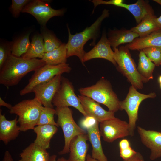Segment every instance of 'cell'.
<instances>
[{"instance_id":"22","label":"cell","mask_w":161,"mask_h":161,"mask_svg":"<svg viewBox=\"0 0 161 161\" xmlns=\"http://www.w3.org/2000/svg\"><path fill=\"white\" fill-rule=\"evenodd\" d=\"M50 156L47 150L32 143L22 150L18 161H49Z\"/></svg>"},{"instance_id":"18","label":"cell","mask_w":161,"mask_h":161,"mask_svg":"<svg viewBox=\"0 0 161 161\" xmlns=\"http://www.w3.org/2000/svg\"><path fill=\"white\" fill-rule=\"evenodd\" d=\"M99 123L96 121L93 125L86 128L89 140L92 147L91 157L98 161H108L102 148L99 128Z\"/></svg>"},{"instance_id":"11","label":"cell","mask_w":161,"mask_h":161,"mask_svg":"<svg viewBox=\"0 0 161 161\" xmlns=\"http://www.w3.org/2000/svg\"><path fill=\"white\" fill-rule=\"evenodd\" d=\"M100 132L103 140L108 143L130 135L128 123L116 117L100 123Z\"/></svg>"},{"instance_id":"43","label":"cell","mask_w":161,"mask_h":161,"mask_svg":"<svg viewBox=\"0 0 161 161\" xmlns=\"http://www.w3.org/2000/svg\"><path fill=\"white\" fill-rule=\"evenodd\" d=\"M153 1L157 2L161 5V0H153Z\"/></svg>"},{"instance_id":"44","label":"cell","mask_w":161,"mask_h":161,"mask_svg":"<svg viewBox=\"0 0 161 161\" xmlns=\"http://www.w3.org/2000/svg\"><path fill=\"white\" fill-rule=\"evenodd\" d=\"M158 81L160 83H161V75L159 76L158 78Z\"/></svg>"},{"instance_id":"8","label":"cell","mask_w":161,"mask_h":161,"mask_svg":"<svg viewBox=\"0 0 161 161\" xmlns=\"http://www.w3.org/2000/svg\"><path fill=\"white\" fill-rule=\"evenodd\" d=\"M71 69L69 64L66 63L57 65L46 64L35 71L28 84L20 91V95L23 96L31 93L37 85L50 80L57 75L69 73Z\"/></svg>"},{"instance_id":"46","label":"cell","mask_w":161,"mask_h":161,"mask_svg":"<svg viewBox=\"0 0 161 161\" xmlns=\"http://www.w3.org/2000/svg\"><path fill=\"white\" fill-rule=\"evenodd\" d=\"M160 65H161V63H160Z\"/></svg>"},{"instance_id":"6","label":"cell","mask_w":161,"mask_h":161,"mask_svg":"<svg viewBox=\"0 0 161 161\" xmlns=\"http://www.w3.org/2000/svg\"><path fill=\"white\" fill-rule=\"evenodd\" d=\"M55 109V114L58 116L57 123L62 128L64 139L63 148L58 153L62 155L69 152V144L74 137L86 133L75 122L72 111L69 107H56Z\"/></svg>"},{"instance_id":"34","label":"cell","mask_w":161,"mask_h":161,"mask_svg":"<svg viewBox=\"0 0 161 161\" xmlns=\"http://www.w3.org/2000/svg\"><path fill=\"white\" fill-rule=\"evenodd\" d=\"M30 1L28 0H12L11 10L13 16L18 17L24 7Z\"/></svg>"},{"instance_id":"41","label":"cell","mask_w":161,"mask_h":161,"mask_svg":"<svg viewBox=\"0 0 161 161\" xmlns=\"http://www.w3.org/2000/svg\"><path fill=\"white\" fill-rule=\"evenodd\" d=\"M57 155L55 154L52 155L50 156L49 161H57Z\"/></svg>"},{"instance_id":"27","label":"cell","mask_w":161,"mask_h":161,"mask_svg":"<svg viewBox=\"0 0 161 161\" xmlns=\"http://www.w3.org/2000/svg\"><path fill=\"white\" fill-rule=\"evenodd\" d=\"M137 69L141 76L147 81L153 79L154 64L147 57L142 50L140 51Z\"/></svg>"},{"instance_id":"29","label":"cell","mask_w":161,"mask_h":161,"mask_svg":"<svg viewBox=\"0 0 161 161\" xmlns=\"http://www.w3.org/2000/svg\"><path fill=\"white\" fill-rule=\"evenodd\" d=\"M29 32L13 43L11 54L17 57H21L26 53L28 49L30 44Z\"/></svg>"},{"instance_id":"23","label":"cell","mask_w":161,"mask_h":161,"mask_svg":"<svg viewBox=\"0 0 161 161\" xmlns=\"http://www.w3.org/2000/svg\"><path fill=\"white\" fill-rule=\"evenodd\" d=\"M139 35L130 30H111L108 34V40L113 49L118 48L120 45L130 43Z\"/></svg>"},{"instance_id":"17","label":"cell","mask_w":161,"mask_h":161,"mask_svg":"<svg viewBox=\"0 0 161 161\" xmlns=\"http://www.w3.org/2000/svg\"><path fill=\"white\" fill-rule=\"evenodd\" d=\"M17 116L12 120H8L4 114H1L0 111V140L5 145L10 141L15 140L19 135L21 131Z\"/></svg>"},{"instance_id":"24","label":"cell","mask_w":161,"mask_h":161,"mask_svg":"<svg viewBox=\"0 0 161 161\" xmlns=\"http://www.w3.org/2000/svg\"><path fill=\"white\" fill-rule=\"evenodd\" d=\"M156 18L154 14L148 15L137 26L130 30L138 34L139 37L146 36L154 32H158L160 29L156 22Z\"/></svg>"},{"instance_id":"16","label":"cell","mask_w":161,"mask_h":161,"mask_svg":"<svg viewBox=\"0 0 161 161\" xmlns=\"http://www.w3.org/2000/svg\"><path fill=\"white\" fill-rule=\"evenodd\" d=\"M87 133L74 137L69 145V157L67 161H86L89 144Z\"/></svg>"},{"instance_id":"32","label":"cell","mask_w":161,"mask_h":161,"mask_svg":"<svg viewBox=\"0 0 161 161\" xmlns=\"http://www.w3.org/2000/svg\"><path fill=\"white\" fill-rule=\"evenodd\" d=\"M120 156L123 159L126 160L132 157L137 152L132 149L130 141L126 139H123L119 143Z\"/></svg>"},{"instance_id":"40","label":"cell","mask_w":161,"mask_h":161,"mask_svg":"<svg viewBox=\"0 0 161 161\" xmlns=\"http://www.w3.org/2000/svg\"><path fill=\"white\" fill-rule=\"evenodd\" d=\"M86 161H98V160L92 158L91 156L88 154L86 157Z\"/></svg>"},{"instance_id":"42","label":"cell","mask_w":161,"mask_h":161,"mask_svg":"<svg viewBox=\"0 0 161 161\" xmlns=\"http://www.w3.org/2000/svg\"><path fill=\"white\" fill-rule=\"evenodd\" d=\"M57 161H67V159L64 157H62L58 159L57 160Z\"/></svg>"},{"instance_id":"28","label":"cell","mask_w":161,"mask_h":161,"mask_svg":"<svg viewBox=\"0 0 161 161\" xmlns=\"http://www.w3.org/2000/svg\"><path fill=\"white\" fill-rule=\"evenodd\" d=\"M41 35L44 41L45 52H49L59 47L62 44L46 26L42 27Z\"/></svg>"},{"instance_id":"10","label":"cell","mask_w":161,"mask_h":161,"mask_svg":"<svg viewBox=\"0 0 161 161\" xmlns=\"http://www.w3.org/2000/svg\"><path fill=\"white\" fill-rule=\"evenodd\" d=\"M65 11L64 9L56 10L52 8L47 1L34 0L30 1L21 12L32 15L41 26L45 27L50 19L55 16L63 15Z\"/></svg>"},{"instance_id":"7","label":"cell","mask_w":161,"mask_h":161,"mask_svg":"<svg viewBox=\"0 0 161 161\" xmlns=\"http://www.w3.org/2000/svg\"><path fill=\"white\" fill-rule=\"evenodd\" d=\"M156 96L155 92L148 94L140 93L131 85L126 98L124 100L120 101V110H125L128 117L130 136L134 135L136 123L138 118L139 108L141 103L145 99L155 98Z\"/></svg>"},{"instance_id":"13","label":"cell","mask_w":161,"mask_h":161,"mask_svg":"<svg viewBox=\"0 0 161 161\" xmlns=\"http://www.w3.org/2000/svg\"><path fill=\"white\" fill-rule=\"evenodd\" d=\"M137 131L143 144L151 151L150 159L152 160L161 157V132L147 130L138 126Z\"/></svg>"},{"instance_id":"39","label":"cell","mask_w":161,"mask_h":161,"mask_svg":"<svg viewBox=\"0 0 161 161\" xmlns=\"http://www.w3.org/2000/svg\"><path fill=\"white\" fill-rule=\"evenodd\" d=\"M156 21L160 29L159 32H161V15L158 18H157Z\"/></svg>"},{"instance_id":"19","label":"cell","mask_w":161,"mask_h":161,"mask_svg":"<svg viewBox=\"0 0 161 161\" xmlns=\"http://www.w3.org/2000/svg\"><path fill=\"white\" fill-rule=\"evenodd\" d=\"M36 134L34 143L38 147L47 150L50 148L51 140L57 132V126L52 125L36 126L33 129Z\"/></svg>"},{"instance_id":"21","label":"cell","mask_w":161,"mask_h":161,"mask_svg":"<svg viewBox=\"0 0 161 161\" xmlns=\"http://www.w3.org/2000/svg\"><path fill=\"white\" fill-rule=\"evenodd\" d=\"M131 50H141L150 47H161V32H155L143 37L135 39L125 46Z\"/></svg>"},{"instance_id":"30","label":"cell","mask_w":161,"mask_h":161,"mask_svg":"<svg viewBox=\"0 0 161 161\" xmlns=\"http://www.w3.org/2000/svg\"><path fill=\"white\" fill-rule=\"evenodd\" d=\"M55 109L53 108L43 106L37 122V126L52 125L58 127L57 123L54 120V115L55 114Z\"/></svg>"},{"instance_id":"12","label":"cell","mask_w":161,"mask_h":161,"mask_svg":"<svg viewBox=\"0 0 161 161\" xmlns=\"http://www.w3.org/2000/svg\"><path fill=\"white\" fill-rule=\"evenodd\" d=\"M62 76L58 75L50 80L36 86L32 92L44 107L53 108V99L61 85Z\"/></svg>"},{"instance_id":"38","label":"cell","mask_w":161,"mask_h":161,"mask_svg":"<svg viewBox=\"0 0 161 161\" xmlns=\"http://www.w3.org/2000/svg\"><path fill=\"white\" fill-rule=\"evenodd\" d=\"M0 106H5L9 110L13 106L10 104L7 103L5 102L1 97H0Z\"/></svg>"},{"instance_id":"9","label":"cell","mask_w":161,"mask_h":161,"mask_svg":"<svg viewBox=\"0 0 161 161\" xmlns=\"http://www.w3.org/2000/svg\"><path fill=\"white\" fill-rule=\"evenodd\" d=\"M52 103L56 107H73L82 113L85 117L88 116L78 97L75 93L72 83L66 78L62 77L60 87L55 95Z\"/></svg>"},{"instance_id":"4","label":"cell","mask_w":161,"mask_h":161,"mask_svg":"<svg viewBox=\"0 0 161 161\" xmlns=\"http://www.w3.org/2000/svg\"><path fill=\"white\" fill-rule=\"evenodd\" d=\"M43 106L34 97L24 100L13 106L9 112L18 116V123L21 131L25 132L33 129L37 126Z\"/></svg>"},{"instance_id":"36","label":"cell","mask_w":161,"mask_h":161,"mask_svg":"<svg viewBox=\"0 0 161 161\" xmlns=\"http://www.w3.org/2000/svg\"><path fill=\"white\" fill-rule=\"evenodd\" d=\"M123 161H145L144 158L140 153H137L132 157L126 160H123Z\"/></svg>"},{"instance_id":"31","label":"cell","mask_w":161,"mask_h":161,"mask_svg":"<svg viewBox=\"0 0 161 161\" xmlns=\"http://www.w3.org/2000/svg\"><path fill=\"white\" fill-rule=\"evenodd\" d=\"M147 57L153 62L155 66L160 65L161 47H150L142 49Z\"/></svg>"},{"instance_id":"15","label":"cell","mask_w":161,"mask_h":161,"mask_svg":"<svg viewBox=\"0 0 161 161\" xmlns=\"http://www.w3.org/2000/svg\"><path fill=\"white\" fill-rule=\"evenodd\" d=\"M96 58H103L117 66L114 58V51L112 50L106 33L103 32L100 41L90 51L86 52L83 58V63Z\"/></svg>"},{"instance_id":"25","label":"cell","mask_w":161,"mask_h":161,"mask_svg":"<svg viewBox=\"0 0 161 161\" xmlns=\"http://www.w3.org/2000/svg\"><path fill=\"white\" fill-rule=\"evenodd\" d=\"M43 40L41 35L37 34L34 35L32 38L28 49L21 57L27 59L36 58L41 59L45 53Z\"/></svg>"},{"instance_id":"1","label":"cell","mask_w":161,"mask_h":161,"mask_svg":"<svg viewBox=\"0 0 161 161\" xmlns=\"http://www.w3.org/2000/svg\"><path fill=\"white\" fill-rule=\"evenodd\" d=\"M46 64L41 59H25L11 54L0 69V83L7 87L16 85L28 73Z\"/></svg>"},{"instance_id":"14","label":"cell","mask_w":161,"mask_h":161,"mask_svg":"<svg viewBox=\"0 0 161 161\" xmlns=\"http://www.w3.org/2000/svg\"><path fill=\"white\" fill-rule=\"evenodd\" d=\"M78 97L87 116L93 117L99 123L115 118V112L105 110L98 103L91 98L81 95H78Z\"/></svg>"},{"instance_id":"2","label":"cell","mask_w":161,"mask_h":161,"mask_svg":"<svg viewBox=\"0 0 161 161\" xmlns=\"http://www.w3.org/2000/svg\"><path fill=\"white\" fill-rule=\"evenodd\" d=\"M109 15V10L104 9L100 16L90 27H87L82 32L74 35L71 34L67 25L68 33V41L66 44L67 58L72 56H77L83 64V57L86 52L84 50V45L91 39L93 40V44H95V41L100 34L101 23Z\"/></svg>"},{"instance_id":"5","label":"cell","mask_w":161,"mask_h":161,"mask_svg":"<svg viewBox=\"0 0 161 161\" xmlns=\"http://www.w3.org/2000/svg\"><path fill=\"white\" fill-rule=\"evenodd\" d=\"M114 58L119 70L125 76L132 86L137 89H142L143 83L147 81L138 72L129 49L125 46L113 49Z\"/></svg>"},{"instance_id":"33","label":"cell","mask_w":161,"mask_h":161,"mask_svg":"<svg viewBox=\"0 0 161 161\" xmlns=\"http://www.w3.org/2000/svg\"><path fill=\"white\" fill-rule=\"evenodd\" d=\"M13 43L1 44L0 46V69L3 66L8 57L11 54Z\"/></svg>"},{"instance_id":"37","label":"cell","mask_w":161,"mask_h":161,"mask_svg":"<svg viewBox=\"0 0 161 161\" xmlns=\"http://www.w3.org/2000/svg\"><path fill=\"white\" fill-rule=\"evenodd\" d=\"M2 161H14L9 151H7L5 152Z\"/></svg>"},{"instance_id":"45","label":"cell","mask_w":161,"mask_h":161,"mask_svg":"<svg viewBox=\"0 0 161 161\" xmlns=\"http://www.w3.org/2000/svg\"><path fill=\"white\" fill-rule=\"evenodd\" d=\"M160 88H161V83H160Z\"/></svg>"},{"instance_id":"3","label":"cell","mask_w":161,"mask_h":161,"mask_svg":"<svg viewBox=\"0 0 161 161\" xmlns=\"http://www.w3.org/2000/svg\"><path fill=\"white\" fill-rule=\"evenodd\" d=\"M81 95L88 97L106 106L109 111L114 112L120 110V102L109 81L103 78L90 86L80 88Z\"/></svg>"},{"instance_id":"20","label":"cell","mask_w":161,"mask_h":161,"mask_svg":"<svg viewBox=\"0 0 161 161\" xmlns=\"http://www.w3.org/2000/svg\"><path fill=\"white\" fill-rule=\"evenodd\" d=\"M120 7L129 10L133 15L138 24L147 15L154 14V10L148 1L138 0L135 3L131 4L123 3Z\"/></svg>"},{"instance_id":"35","label":"cell","mask_w":161,"mask_h":161,"mask_svg":"<svg viewBox=\"0 0 161 161\" xmlns=\"http://www.w3.org/2000/svg\"><path fill=\"white\" fill-rule=\"evenodd\" d=\"M90 1L93 3L94 7V9L97 6L101 4H111L120 7L123 2V0H111L107 1L102 0H93Z\"/></svg>"},{"instance_id":"26","label":"cell","mask_w":161,"mask_h":161,"mask_svg":"<svg viewBox=\"0 0 161 161\" xmlns=\"http://www.w3.org/2000/svg\"><path fill=\"white\" fill-rule=\"evenodd\" d=\"M66 44H62L59 47L52 51L45 52L41 59L46 64L57 65L66 63L67 62Z\"/></svg>"}]
</instances>
